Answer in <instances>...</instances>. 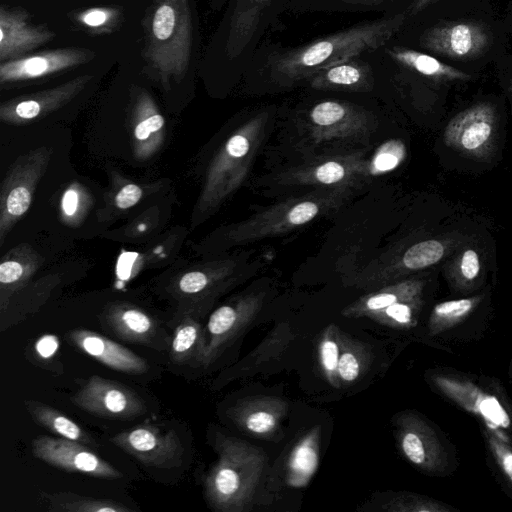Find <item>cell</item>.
Segmentation results:
<instances>
[{"mask_svg":"<svg viewBox=\"0 0 512 512\" xmlns=\"http://www.w3.org/2000/svg\"><path fill=\"white\" fill-rule=\"evenodd\" d=\"M139 72L166 94L192 83L200 67L197 0H147L140 18Z\"/></svg>","mask_w":512,"mask_h":512,"instance_id":"cell-1","label":"cell"},{"mask_svg":"<svg viewBox=\"0 0 512 512\" xmlns=\"http://www.w3.org/2000/svg\"><path fill=\"white\" fill-rule=\"evenodd\" d=\"M405 13L366 21L274 56L270 63L275 80L293 83L318 71L374 51L388 42L405 22Z\"/></svg>","mask_w":512,"mask_h":512,"instance_id":"cell-2","label":"cell"},{"mask_svg":"<svg viewBox=\"0 0 512 512\" xmlns=\"http://www.w3.org/2000/svg\"><path fill=\"white\" fill-rule=\"evenodd\" d=\"M218 459L209 470L204 493L208 505L219 512H242L255 494L265 464V453L241 439L219 435Z\"/></svg>","mask_w":512,"mask_h":512,"instance_id":"cell-3","label":"cell"},{"mask_svg":"<svg viewBox=\"0 0 512 512\" xmlns=\"http://www.w3.org/2000/svg\"><path fill=\"white\" fill-rule=\"evenodd\" d=\"M96 52L86 47H64L44 50L0 62V85L12 87L47 80L92 63Z\"/></svg>","mask_w":512,"mask_h":512,"instance_id":"cell-4","label":"cell"},{"mask_svg":"<svg viewBox=\"0 0 512 512\" xmlns=\"http://www.w3.org/2000/svg\"><path fill=\"white\" fill-rule=\"evenodd\" d=\"M395 435L403 456L431 475L447 472V453L434 429L419 414L402 412L396 417Z\"/></svg>","mask_w":512,"mask_h":512,"instance_id":"cell-5","label":"cell"},{"mask_svg":"<svg viewBox=\"0 0 512 512\" xmlns=\"http://www.w3.org/2000/svg\"><path fill=\"white\" fill-rule=\"evenodd\" d=\"M496 124V111L490 103L475 104L449 121L444 130V142L463 155L485 159L493 151Z\"/></svg>","mask_w":512,"mask_h":512,"instance_id":"cell-6","label":"cell"},{"mask_svg":"<svg viewBox=\"0 0 512 512\" xmlns=\"http://www.w3.org/2000/svg\"><path fill=\"white\" fill-rule=\"evenodd\" d=\"M35 458L70 473L101 479H120L122 473L94 453L88 445L62 438L38 436L32 441Z\"/></svg>","mask_w":512,"mask_h":512,"instance_id":"cell-7","label":"cell"},{"mask_svg":"<svg viewBox=\"0 0 512 512\" xmlns=\"http://www.w3.org/2000/svg\"><path fill=\"white\" fill-rule=\"evenodd\" d=\"M71 401L83 411L102 418L127 420L146 412L144 402L135 391L98 375L90 377Z\"/></svg>","mask_w":512,"mask_h":512,"instance_id":"cell-8","label":"cell"},{"mask_svg":"<svg viewBox=\"0 0 512 512\" xmlns=\"http://www.w3.org/2000/svg\"><path fill=\"white\" fill-rule=\"evenodd\" d=\"M111 443L146 466L171 468L182 460L183 448L173 430L141 424L110 438Z\"/></svg>","mask_w":512,"mask_h":512,"instance_id":"cell-9","label":"cell"},{"mask_svg":"<svg viewBox=\"0 0 512 512\" xmlns=\"http://www.w3.org/2000/svg\"><path fill=\"white\" fill-rule=\"evenodd\" d=\"M431 380L444 396L479 417L487 428L502 432L511 427V415L506 407L496 396L484 391L470 380L445 373L432 374Z\"/></svg>","mask_w":512,"mask_h":512,"instance_id":"cell-10","label":"cell"},{"mask_svg":"<svg viewBox=\"0 0 512 512\" xmlns=\"http://www.w3.org/2000/svg\"><path fill=\"white\" fill-rule=\"evenodd\" d=\"M263 296L246 295L217 308L205 329V350L201 364L209 366L253 321L261 308Z\"/></svg>","mask_w":512,"mask_h":512,"instance_id":"cell-11","label":"cell"},{"mask_svg":"<svg viewBox=\"0 0 512 512\" xmlns=\"http://www.w3.org/2000/svg\"><path fill=\"white\" fill-rule=\"evenodd\" d=\"M262 124L258 117L232 135L212 166L204 196L212 202L229 194L244 176L250 162L253 132Z\"/></svg>","mask_w":512,"mask_h":512,"instance_id":"cell-12","label":"cell"},{"mask_svg":"<svg viewBox=\"0 0 512 512\" xmlns=\"http://www.w3.org/2000/svg\"><path fill=\"white\" fill-rule=\"evenodd\" d=\"M271 2L272 0H234L227 23L217 33L213 39L214 46L209 47L207 53H217L220 50V56L228 64L240 58L252 43Z\"/></svg>","mask_w":512,"mask_h":512,"instance_id":"cell-13","label":"cell"},{"mask_svg":"<svg viewBox=\"0 0 512 512\" xmlns=\"http://www.w3.org/2000/svg\"><path fill=\"white\" fill-rule=\"evenodd\" d=\"M489 41L486 29L472 21L437 25L426 30L420 38V44L426 50L455 59H470L481 55Z\"/></svg>","mask_w":512,"mask_h":512,"instance_id":"cell-14","label":"cell"},{"mask_svg":"<svg viewBox=\"0 0 512 512\" xmlns=\"http://www.w3.org/2000/svg\"><path fill=\"white\" fill-rule=\"evenodd\" d=\"M55 36L48 27L33 23L24 8L0 7V62L32 54Z\"/></svg>","mask_w":512,"mask_h":512,"instance_id":"cell-15","label":"cell"},{"mask_svg":"<svg viewBox=\"0 0 512 512\" xmlns=\"http://www.w3.org/2000/svg\"><path fill=\"white\" fill-rule=\"evenodd\" d=\"M96 73L78 75L54 88L13 99L1 107V116L9 121H28L55 110L96 82Z\"/></svg>","mask_w":512,"mask_h":512,"instance_id":"cell-16","label":"cell"},{"mask_svg":"<svg viewBox=\"0 0 512 512\" xmlns=\"http://www.w3.org/2000/svg\"><path fill=\"white\" fill-rule=\"evenodd\" d=\"M324 205V199L316 197L285 203L238 226L233 237L237 240H251L285 232L314 219Z\"/></svg>","mask_w":512,"mask_h":512,"instance_id":"cell-17","label":"cell"},{"mask_svg":"<svg viewBox=\"0 0 512 512\" xmlns=\"http://www.w3.org/2000/svg\"><path fill=\"white\" fill-rule=\"evenodd\" d=\"M67 338L80 351L110 369L138 375L147 372L149 368L145 359L99 333L75 329L68 332Z\"/></svg>","mask_w":512,"mask_h":512,"instance_id":"cell-18","label":"cell"},{"mask_svg":"<svg viewBox=\"0 0 512 512\" xmlns=\"http://www.w3.org/2000/svg\"><path fill=\"white\" fill-rule=\"evenodd\" d=\"M287 410L286 400L260 395L240 400L232 407L229 415L246 433L267 438L278 430Z\"/></svg>","mask_w":512,"mask_h":512,"instance_id":"cell-19","label":"cell"},{"mask_svg":"<svg viewBox=\"0 0 512 512\" xmlns=\"http://www.w3.org/2000/svg\"><path fill=\"white\" fill-rule=\"evenodd\" d=\"M104 325L117 337L156 349L164 346L159 342L156 321L145 311L130 304H115L104 313Z\"/></svg>","mask_w":512,"mask_h":512,"instance_id":"cell-20","label":"cell"},{"mask_svg":"<svg viewBox=\"0 0 512 512\" xmlns=\"http://www.w3.org/2000/svg\"><path fill=\"white\" fill-rule=\"evenodd\" d=\"M309 80L315 89L365 91L373 85V73L368 63L354 58L324 68Z\"/></svg>","mask_w":512,"mask_h":512,"instance_id":"cell-21","label":"cell"},{"mask_svg":"<svg viewBox=\"0 0 512 512\" xmlns=\"http://www.w3.org/2000/svg\"><path fill=\"white\" fill-rule=\"evenodd\" d=\"M320 426H314L294 445L287 461L286 481L293 488H303L319 464Z\"/></svg>","mask_w":512,"mask_h":512,"instance_id":"cell-22","label":"cell"},{"mask_svg":"<svg viewBox=\"0 0 512 512\" xmlns=\"http://www.w3.org/2000/svg\"><path fill=\"white\" fill-rule=\"evenodd\" d=\"M424 283L406 280L365 295L343 309L342 315L350 318L366 317L396 302L422 296Z\"/></svg>","mask_w":512,"mask_h":512,"instance_id":"cell-23","label":"cell"},{"mask_svg":"<svg viewBox=\"0 0 512 512\" xmlns=\"http://www.w3.org/2000/svg\"><path fill=\"white\" fill-rule=\"evenodd\" d=\"M205 329L192 315H184L174 329L170 358L176 364L195 361L201 364L205 350Z\"/></svg>","mask_w":512,"mask_h":512,"instance_id":"cell-24","label":"cell"},{"mask_svg":"<svg viewBox=\"0 0 512 512\" xmlns=\"http://www.w3.org/2000/svg\"><path fill=\"white\" fill-rule=\"evenodd\" d=\"M387 53L395 62L426 77L449 81H466L471 78L467 73L413 49L393 46Z\"/></svg>","mask_w":512,"mask_h":512,"instance_id":"cell-25","label":"cell"},{"mask_svg":"<svg viewBox=\"0 0 512 512\" xmlns=\"http://www.w3.org/2000/svg\"><path fill=\"white\" fill-rule=\"evenodd\" d=\"M24 405L35 422L50 432L88 446H97L87 431L54 407L35 400H26Z\"/></svg>","mask_w":512,"mask_h":512,"instance_id":"cell-26","label":"cell"},{"mask_svg":"<svg viewBox=\"0 0 512 512\" xmlns=\"http://www.w3.org/2000/svg\"><path fill=\"white\" fill-rule=\"evenodd\" d=\"M338 376L340 384H352L368 370L372 354L370 347L341 330Z\"/></svg>","mask_w":512,"mask_h":512,"instance_id":"cell-27","label":"cell"},{"mask_svg":"<svg viewBox=\"0 0 512 512\" xmlns=\"http://www.w3.org/2000/svg\"><path fill=\"white\" fill-rule=\"evenodd\" d=\"M49 511L55 512H130L134 511L121 502L79 495L73 492H56L45 496Z\"/></svg>","mask_w":512,"mask_h":512,"instance_id":"cell-28","label":"cell"},{"mask_svg":"<svg viewBox=\"0 0 512 512\" xmlns=\"http://www.w3.org/2000/svg\"><path fill=\"white\" fill-rule=\"evenodd\" d=\"M482 296L440 302L432 309L428 319L431 336L441 334L463 322L480 304Z\"/></svg>","mask_w":512,"mask_h":512,"instance_id":"cell-29","label":"cell"},{"mask_svg":"<svg viewBox=\"0 0 512 512\" xmlns=\"http://www.w3.org/2000/svg\"><path fill=\"white\" fill-rule=\"evenodd\" d=\"M72 24L92 35L114 32L123 20L119 6L98 5L75 10L70 16Z\"/></svg>","mask_w":512,"mask_h":512,"instance_id":"cell-30","label":"cell"},{"mask_svg":"<svg viewBox=\"0 0 512 512\" xmlns=\"http://www.w3.org/2000/svg\"><path fill=\"white\" fill-rule=\"evenodd\" d=\"M422 304V296L406 299L370 313L366 317L393 329H410L417 324Z\"/></svg>","mask_w":512,"mask_h":512,"instance_id":"cell-31","label":"cell"},{"mask_svg":"<svg viewBox=\"0 0 512 512\" xmlns=\"http://www.w3.org/2000/svg\"><path fill=\"white\" fill-rule=\"evenodd\" d=\"M340 328L335 324L328 325L322 332L318 344L319 364L329 384L340 387L338 363L340 356Z\"/></svg>","mask_w":512,"mask_h":512,"instance_id":"cell-32","label":"cell"},{"mask_svg":"<svg viewBox=\"0 0 512 512\" xmlns=\"http://www.w3.org/2000/svg\"><path fill=\"white\" fill-rule=\"evenodd\" d=\"M447 240L429 239L414 244L404 253L402 266L409 271L427 268L441 261L450 251Z\"/></svg>","mask_w":512,"mask_h":512,"instance_id":"cell-33","label":"cell"},{"mask_svg":"<svg viewBox=\"0 0 512 512\" xmlns=\"http://www.w3.org/2000/svg\"><path fill=\"white\" fill-rule=\"evenodd\" d=\"M382 511L389 512H450L451 506L433 498L411 492H396L386 496L379 506Z\"/></svg>","mask_w":512,"mask_h":512,"instance_id":"cell-34","label":"cell"},{"mask_svg":"<svg viewBox=\"0 0 512 512\" xmlns=\"http://www.w3.org/2000/svg\"><path fill=\"white\" fill-rule=\"evenodd\" d=\"M481 269L478 252L473 248H465L449 264L448 277L456 288L469 290L478 281Z\"/></svg>","mask_w":512,"mask_h":512,"instance_id":"cell-35","label":"cell"},{"mask_svg":"<svg viewBox=\"0 0 512 512\" xmlns=\"http://www.w3.org/2000/svg\"><path fill=\"white\" fill-rule=\"evenodd\" d=\"M358 116L359 113L350 104L332 100L316 104L310 112L312 122L319 127H338Z\"/></svg>","mask_w":512,"mask_h":512,"instance_id":"cell-36","label":"cell"},{"mask_svg":"<svg viewBox=\"0 0 512 512\" xmlns=\"http://www.w3.org/2000/svg\"><path fill=\"white\" fill-rule=\"evenodd\" d=\"M32 200L31 184H18L11 187L2 200L1 226L5 221L16 220L27 212Z\"/></svg>","mask_w":512,"mask_h":512,"instance_id":"cell-37","label":"cell"},{"mask_svg":"<svg viewBox=\"0 0 512 512\" xmlns=\"http://www.w3.org/2000/svg\"><path fill=\"white\" fill-rule=\"evenodd\" d=\"M485 436L492 455L512 487V448L508 444L507 437L503 432L487 427Z\"/></svg>","mask_w":512,"mask_h":512,"instance_id":"cell-38","label":"cell"},{"mask_svg":"<svg viewBox=\"0 0 512 512\" xmlns=\"http://www.w3.org/2000/svg\"><path fill=\"white\" fill-rule=\"evenodd\" d=\"M405 157V147L400 141L384 144L373 160L375 171L385 172L397 167Z\"/></svg>","mask_w":512,"mask_h":512,"instance_id":"cell-39","label":"cell"},{"mask_svg":"<svg viewBox=\"0 0 512 512\" xmlns=\"http://www.w3.org/2000/svg\"><path fill=\"white\" fill-rule=\"evenodd\" d=\"M213 278L201 271L187 272L178 281V290L186 297L200 296L210 288Z\"/></svg>","mask_w":512,"mask_h":512,"instance_id":"cell-40","label":"cell"},{"mask_svg":"<svg viewBox=\"0 0 512 512\" xmlns=\"http://www.w3.org/2000/svg\"><path fill=\"white\" fill-rule=\"evenodd\" d=\"M346 173V168L341 163L328 161L314 169L312 178L322 184H334L344 179Z\"/></svg>","mask_w":512,"mask_h":512,"instance_id":"cell-41","label":"cell"},{"mask_svg":"<svg viewBox=\"0 0 512 512\" xmlns=\"http://www.w3.org/2000/svg\"><path fill=\"white\" fill-rule=\"evenodd\" d=\"M24 276L25 268L19 262L9 260L1 263L0 283L3 289L18 283Z\"/></svg>","mask_w":512,"mask_h":512,"instance_id":"cell-42","label":"cell"},{"mask_svg":"<svg viewBox=\"0 0 512 512\" xmlns=\"http://www.w3.org/2000/svg\"><path fill=\"white\" fill-rule=\"evenodd\" d=\"M142 196V190L135 184L124 186L117 194L116 205L121 209H127L135 205Z\"/></svg>","mask_w":512,"mask_h":512,"instance_id":"cell-43","label":"cell"},{"mask_svg":"<svg viewBox=\"0 0 512 512\" xmlns=\"http://www.w3.org/2000/svg\"><path fill=\"white\" fill-rule=\"evenodd\" d=\"M58 345L57 337L54 335H44L36 342L35 349L42 358H50L57 351Z\"/></svg>","mask_w":512,"mask_h":512,"instance_id":"cell-44","label":"cell"},{"mask_svg":"<svg viewBox=\"0 0 512 512\" xmlns=\"http://www.w3.org/2000/svg\"><path fill=\"white\" fill-rule=\"evenodd\" d=\"M78 205V194L74 189H68L62 200V207L67 215H72L76 212Z\"/></svg>","mask_w":512,"mask_h":512,"instance_id":"cell-45","label":"cell"},{"mask_svg":"<svg viewBox=\"0 0 512 512\" xmlns=\"http://www.w3.org/2000/svg\"><path fill=\"white\" fill-rule=\"evenodd\" d=\"M437 1L439 0H414L410 6V14L416 15Z\"/></svg>","mask_w":512,"mask_h":512,"instance_id":"cell-46","label":"cell"},{"mask_svg":"<svg viewBox=\"0 0 512 512\" xmlns=\"http://www.w3.org/2000/svg\"><path fill=\"white\" fill-rule=\"evenodd\" d=\"M343 1L353 3V4L375 5V4H380L386 0H343Z\"/></svg>","mask_w":512,"mask_h":512,"instance_id":"cell-47","label":"cell"},{"mask_svg":"<svg viewBox=\"0 0 512 512\" xmlns=\"http://www.w3.org/2000/svg\"><path fill=\"white\" fill-rule=\"evenodd\" d=\"M226 0H209L210 8L213 10H219Z\"/></svg>","mask_w":512,"mask_h":512,"instance_id":"cell-48","label":"cell"},{"mask_svg":"<svg viewBox=\"0 0 512 512\" xmlns=\"http://www.w3.org/2000/svg\"><path fill=\"white\" fill-rule=\"evenodd\" d=\"M509 91L512 94V79H511L510 84H509Z\"/></svg>","mask_w":512,"mask_h":512,"instance_id":"cell-49","label":"cell"},{"mask_svg":"<svg viewBox=\"0 0 512 512\" xmlns=\"http://www.w3.org/2000/svg\"><path fill=\"white\" fill-rule=\"evenodd\" d=\"M509 374H510V376L512 377V364H511V366H510V373H509Z\"/></svg>","mask_w":512,"mask_h":512,"instance_id":"cell-50","label":"cell"}]
</instances>
